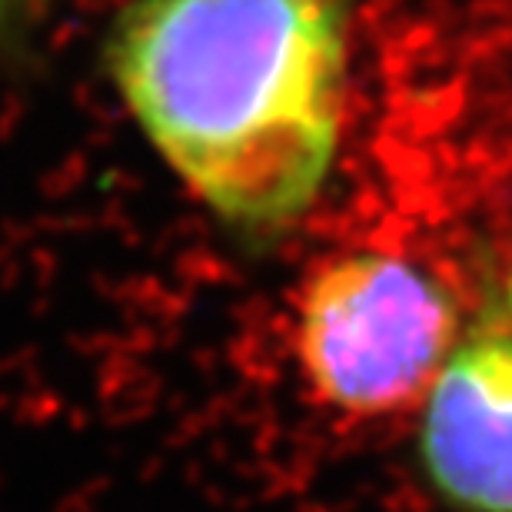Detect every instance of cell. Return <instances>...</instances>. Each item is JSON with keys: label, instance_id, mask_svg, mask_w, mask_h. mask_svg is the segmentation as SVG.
Here are the masks:
<instances>
[{"label": "cell", "instance_id": "6da1fadb", "mask_svg": "<svg viewBox=\"0 0 512 512\" xmlns=\"http://www.w3.org/2000/svg\"><path fill=\"white\" fill-rule=\"evenodd\" d=\"M110 60L147 140L220 220L276 230L320 197L343 97L333 0H137Z\"/></svg>", "mask_w": 512, "mask_h": 512}, {"label": "cell", "instance_id": "7a4b0ae2", "mask_svg": "<svg viewBox=\"0 0 512 512\" xmlns=\"http://www.w3.org/2000/svg\"><path fill=\"white\" fill-rule=\"evenodd\" d=\"M453 293L389 253L316 266L296 300L293 353L316 403L353 419L413 409L459 343Z\"/></svg>", "mask_w": 512, "mask_h": 512}, {"label": "cell", "instance_id": "3957f363", "mask_svg": "<svg viewBox=\"0 0 512 512\" xmlns=\"http://www.w3.org/2000/svg\"><path fill=\"white\" fill-rule=\"evenodd\" d=\"M419 466L456 512H512V326H476L429 386Z\"/></svg>", "mask_w": 512, "mask_h": 512}, {"label": "cell", "instance_id": "277c9868", "mask_svg": "<svg viewBox=\"0 0 512 512\" xmlns=\"http://www.w3.org/2000/svg\"><path fill=\"white\" fill-rule=\"evenodd\" d=\"M503 303H506V313H509V320H512V273H509V280H506V296H503Z\"/></svg>", "mask_w": 512, "mask_h": 512}]
</instances>
